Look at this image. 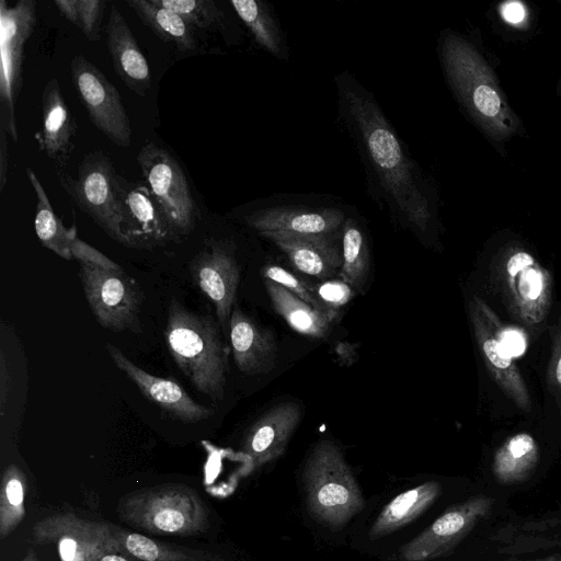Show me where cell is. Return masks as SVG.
<instances>
[{"label": "cell", "mask_w": 561, "mask_h": 561, "mask_svg": "<svg viewBox=\"0 0 561 561\" xmlns=\"http://www.w3.org/2000/svg\"><path fill=\"white\" fill-rule=\"evenodd\" d=\"M439 493V483L427 481L398 494L376 517L368 531L369 538H382L410 524L436 501Z\"/></svg>", "instance_id": "cell-24"}, {"label": "cell", "mask_w": 561, "mask_h": 561, "mask_svg": "<svg viewBox=\"0 0 561 561\" xmlns=\"http://www.w3.org/2000/svg\"><path fill=\"white\" fill-rule=\"evenodd\" d=\"M26 477L15 465L8 466L0 488V538L8 537L25 516Z\"/></svg>", "instance_id": "cell-30"}, {"label": "cell", "mask_w": 561, "mask_h": 561, "mask_svg": "<svg viewBox=\"0 0 561 561\" xmlns=\"http://www.w3.org/2000/svg\"><path fill=\"white\" fill-rule=\"evenodd\" d=\"M551 357L548 369V379L551 389L558 398L561 397V318L551 328Z\"/></svg>", "instance_id": "cell-38"}, {"label": "cell", "mask_w": 561, "mask_h": 561, "mask_svg": "<svg viewBox=\"0 0 561 561\" xmlns=\"http://www.w3.org/2000/svg\"><path fill=\"white\" fill-rule=\"evenodd\" d=\"M557 92L559 95H561V78H560L558 87H557Z\"/></svg>", "instance_id": "cell-47"}, {"label": "cell", "mask_w": 561, "mask_h": 561, "mask_svg": "<svg viewBox=\"0 0 561 561\" xmlns=\"http://www.w3.org/2000/svg\"><path fill=\"white\" fill-rule=\"evenodd\" d=\"M80 279L87 301L96 321L114 332L140 331L142 294L137 283L118 268L81 262Z\"/></svg>", "instance_id": "cell-9"}, {"label": "cell", "mask_w": 561, "mask_h": 561, "mask_svg": "<svg viewBox=\"0 0 561 561\" xmlns=\"http://www.w3.org/2000/svg\"><path fill=\"white\" fill-rule=\"evenodd\" d=\"M344 221L339 209L274 207L247 217L250 227L263 232H284L298 236L330 237Z\"/></svg>", "instance_id": "cell-21"}, {"label": "cell", "mask_w": 561, "mask_h": 561, "mask_svg": "<svg viewBox=\"0 0 561 561\" xmlns=\"http://www.w3.org/2000/svg\"><path fill=\"white\" fill-rule=\"evenodd\" d=\"M272 240L301 273L327 278L342 267V250L330 237L298 236L284 232H263Z\"/></svg>", "instance_id": "cell-23"}, {"label": "cell", "mask_w": 561, "mask_h": 561, "mask_svg": "<svg viewBox=\"0 0 561 561\" xmlns=\"http://www.w3.org/2000/svg\"><path fill=\"white\" fill-rule=\"evenodd\" d=\"M128 526L154 536L188 537L209 528V511L191 486L164 483L129 492L116 510Z\"/></svg>", "instance_id": "cell-4"}, {"label": "cell", "mask_w": 561, "mask_h": 561, "mask_svg": "<svg viewBox=\"0 0 561 561\" xmlns=\"http://www.w3.org/2000/svg\"><path fill=\"white\" fill-rule=\"evenodd\" d=\"M477 300L506 353L512 358L523 355L527 347L524 332L517 328L504 325L481 298L477 297Z\"/></svg>", "instance_id": "cell-35"}, {"label": "cell", "mask_w": 561, "mask_h": 561, "mask_svg": "<svg viewBox=\"0 0 561 561\" xmlns=\"http://www.w3.org/2000/svg\"><path fill=\"white\" fill-rule=\"evenodd\" d=\"M105 33L115 72L130 91L145 96L151 89L150 67L125 18L114 4L110 9Z\"/></svg>", "instance_id": "cell-19"}, {"label": "cell", "mask_w": 561, "mask_h": 561, "mask_svg": "<svg viewBox=\"0 0 561 561\" xmlns=\"http://www.w3.org/2000/svg\"><path fill=\"white\" fill-rule=\"evenodd\" d=\"M162 8L169 9L190 25L208 30L219 24L224 14L213 0H153Z\"/></svg>", "instance_id": "cell-33"}, {"label": "cell", "mask_w": 561, "mask_h": 561, "mask_svg": "<svg viewBox=\"0 0 561 561\" xmlns=\"http://www.w3.org/2000/svg\"><path fill=\"white\" fill-rule=\"evenodd\" d=\"M469 316L476 341L493 379L518 409L530 412L531 401L527 386L482 312L477 296L469 302Z\"/></svg>", "instance_id": "cell-17"}, {"label": "cell", "mask_w": 561, "mask_h": 561, "mask_svg": "<svg viewBox=\"0 0 561 561\" xmlns=\"http://www.w3.org/2000/svg\"><path fill=\"white\" fill-rule=\"evenodd\" d=\"M54 4L59 11L60 15L72 23L75 26L78 24V0H55Z\"/></svg>", "instance_id": "cell-42"}, {"label": "cell", "mask_w": 561, "mask_h": 561, "mask_svg": "<svg viewBox=\"0 0 561 561\" xmlns=\"http://www.w3.org/2000/svg\"><path fill=\"white\" fill-rule=\"evenodd\" d=\"M22 561H38V559H37L36 553H35L32 549H30V550L25 553V556H24V558H23V560H22Z\"/></svg>", "instance_id": "cell-45"}, {"label": "cell", "mask_w": 561, "mask_h": 561, "mask_svg": "<svg viewBox=\"0 0 561 561\" xmlns=\"http://www.w3.org/2000/svg\"><path fill=\"white\" fill-rule=\"evenodd\" d=\"M8 134L4 129L0 128V193L3 192V188L8 181V172H9V141Z\"/></svg>", "instance_id": "cell-40"}, {"label": "cell", "mask_w": 561, "mask_h": 561, "mask_svg": "<svg viewBox=\"0 0 561 561\" xmlns=\"http://www.w3.org/2000/svg\"><path fill=\"white\" fill-rule=\"evenodd\" d=\"M492 499L476 496L445 511L401 551L405 561H430L448 552L486 514Z\"/></svg>", "instance_id": "cell-13"}, {"label": "cell", "mask_w": 561, "mask_h": 561, "mask_svg": "<svg viewBox=\"0 0 561 561\" xmlns=\"http://www.w3.org/2000/svg\"><path fill=\"white\" fill-rule=\"evenodd\" d=\"M11 388V376L9 367L7 366L4 354L1 353L0 357V410L1 414L4 412L5 401Z\"/></svg>", "instance_id": "cell-41"}, {"label": "cell", "mask_w": 561, "mask_h": 561, "mask_svg": "<svg viewBox=\"0 0 561 561\" xmlns=\"http://www.w3.org/2000/svg\"><path fill=\"white\" fill-rule=\"evenodd\" d=\"M72 259L79 263L87 262L100 265L106 268H118L119 265L105 256L99 250L82 241L78 236L75 237L71 243Z\"/></svg>", "instance_id": "cell-39"}, {"label": "cell", "mask_w": 561, "mask_h": 561, "mask_svg": "<svg viewBox=\"0 0 561 561\" xmlns=\"http://www.w3.org/2000/svg\"><path fill=\"white\" fill-rule=\"evenodd\" d=\"M300 419V407L289 401L273 407L253 424L242 446L252 469L283 455Z\"/></svg>", "instance_id": "cell-18"}, {"label": "cell", "mask_w": 561, "mask_h": 561, "mask_svg": "<svg viewBox=\"0 0 561 561\" xmlns=\"http://www.w3.org/2000/svg\"><path fill=\"white\" fill-rule=\"evenodd\" d=\"M32 539L55 545L60 561H98L104 553L121 550L112 524L82 518L73 513L54 514L36 522Z\"/></svg>", "instance_id": "cell-12"}, {"label": "cell", "mask_w": 561, "mask_h": 561, "mask_svg": "<svg viewBox=\"0 0 561 561\" xmlns=\"http://www.w3.org/2000/svg\"><path fill=\"white\" fill-rule=\"evenodd\" d=\"M446 79L474 124L496 144L519 134L522 122L505 99L496 77L477 48L454 32L440 42Z\"/></svg>", "instance_id": "cell-2"}, {"label": "cell", "mask_w": 561, "mask_h": 561, "mask_svg": "<svg viewBox=\"0 0 561 561\" xmlns=\"http://www.w3.org/2000/svg\"><path fill=\"white\" fill-rule=\"evenodd\" d=\"M263 276L265 279H270L285 287L287 290L302 299L305 302L310 305L312 308L323 311L333 312L327 308L318 298L316 288L311 287L308 283L301 278L295 276L287 270L278 265H267L263 268Z\"/></svg>", "instance_id": "cell-34"}, {"label": "cell", "mask_w": 561, "mask_h": 561, "mask_svg": "<svg viewBox=\"0 0 561 561\" xmlns=\"http://www.w3.org/2000/svg\"><path fill=\"white\" fill-rule=\"evenodd\" d=\"M495 272L515 318L529 327L546 320L551 306L552 278L536 257L512 242L497 253Z\"/></svg>", "instance_id": "cell-8"}, {"label": "cell", "mask_w": 561, "mask_h": 561, "mask_svg": "<svg viewBox=\"0 0 561 561\" xmlns=\"http://www.w3.org/2000/svg\"><path fill=\"white\" fill-rule=\"evenodd\" d=\"M231 5L256 43L270 53L278 54L279 36L265 5L255 0H233Z\"/></svg>", "instance_id": "cell-32"}, {"label": "cell", "mask_w": 561, "mask_h": 561, "mask_svg": "<svg viewBox=\"0 0 561 561\" xmlns=\"http://www.w3.org/2000/svg\"><path fill=\"white\" fill-rule=\"evenodd\" d=\"M76 124L56 78L47 81L42 92V128L35 139L57 168H65L73 151Z\"/></svg>", "instance_id": "cell-20"}, {"label": "cell", "mask_w": 561, "mask_h": 561, "mask_svg": "<svg viewBox=\"0 0 561 561\" xmlns=\"http://www.w3.org/2000/svg\"><path fill=\"white\" fill-rule=\"evenodd\" d=\"M98 561H142L129 554L125 550L111 551L104 553Z\"/></svg>", "instance_id": "cell-43"}, {"label": "cell", "mask_w": 561, "mask_h": 561, "mask_svg": "<svg viewBox=\"0 0 561 561\" xmlns=\"http://www.w3.org/2000/svg\"><path fill=\"white\" fill-rule=\"evenodd\" d=\"M229 336L234 363L242 374H267L274 368L277 348L272 333L240 309L232 310Z\"/></svg>", "instance_id": "cell-22"}, {"label": "cell", "mask_w": 561, "mask_h": 561, "mask_svg": "<svg viewBox=\"0 0 561 561\" xmlns=\"http://www.w3.org/2000/svg\"><path fill=\"white\" fill-rule=\"evenodd\" d=\"M537 561H561V557H551V558H546V559L537 560Z\"/></svg>", "instance_id": "cell-46"}, {"label": "cell", "mask_w": 561, "mask_h": 561, "mask_svg": "<svg viewBox=\"0 0 561 561\" xmlns=\"http://www.w3.org/2000/svg\"><path fill=\"white\" fill-rule=\"evenodd\" d=\"M106 350L114 364L139 391L171 417L184 423H196L214 415L213 409L194 401L176 380L145 371L111 343L106 344Z\"/></svg>", "instance_id": "cell-15"}, {"label": "cell", "mask_w": 561, "mask_h": 561, "mask_svg": "<svg viewBox=\"0 0 561 561\" xmlns=\"http://www.w3.org/2000/svg\"><path fill=\"white\" fill-rule=\"evenodd\" d=\"M319 300L329 309L336 310L353 297V288L344 280H328L317 289Z\"/></svg>", "instance_id": "cell-37"}, {"label": "cell", "mask_w": 561, "mask_h": 561, "mask_svg": "<svg viewBox=\"0 0 561 561\" xmlns=\"http://www.w3.org/2000/svg\"><path fill=\"white\" fill-rule=\"evenodd\" d=\"M37 20L35 0L0 1V128L18 142L15 104L22 88L24 51Z\"/></svg>", "instance_id": "cell-7"}, {"label": "cell", "mask_w": 561, "mask_h": 561, "mask_svg": "<svg viewBox=\"0 0 561 561\" xmlns=\"http://www.w3.org/2000/svg\"><path fill=\"white\" fill-rule=\"evenodd\" d=\"M302 480L310 515L327 527H343L365 506L342 450L331 440H321L313 447L305 463Z\"/></svg>", "instance_id": "cell-5"}, {"label": "cell", "mask_w": 561, "mask_h": 561, "mask_svg": "<svg viewBox=\"0 0 561 561\" xmlns=\"http://www.w3.org/2000/svg\"><path fill=\"white\" fill-rule=\"evenodd\" d=\"M513 14L516 16V14L523 19V14H524V10L522 8H515V7H512V5H508V8L505 10V13L504 15H507V14ZM513 15L508 19V21H513Z\"/></svg>", "instance_id": "cell-44"}, {"label": "cell", "mask_w": 561, "mask_h": 561, "mask_svg": "<svg viewBox=\"0 0 561 561\" xmlns=\"http://www.w3.org/2000/svg\"><path fill=\"white\" fill-rule=\"evenodd\" d=\"M265 288L275 311L293 330L301 334L323 337L339 318L337 311H319L282 285L270 279H265Z\"/></svg>", "instance_id": "cell-25"}, {"label": "cell", "mask_w": 561, "mask_h": 561, "mask_svg": "<svg viewBox=\"0 0 561 561\" xmlns=\"http://www.w3.org/2000/svg\"><path fill=\"white\" fill-rule=\"evenodd\" d=\"M136 160L146 185L167 214L174 240L190 234L196 225L197 207L178 160L154 142L145 144Z\"/></svg>", "instance_id": "cell-10"}, {"label": "cell", "mask_w": 561, "mask_h": 561, "mask_svg": "<svg viewBox=\"0 0 561 561\" xmlns=\"http://www.w3.org/2000/svg\"><path fill=\"white\" fill-rule=\"evenodd\" d=\"M126 4L163 42L173 43L184 53L197 49L193 26L175 12L156 4L153 0H127Z\"/></svg>", "instance_id": "cell-28"}, {"label": "cell", "mask_w": 561, "mask_h": 561, "mask_svg": "<svg viewBox=\"0 0 561 561\" xmlns=\"http://www.w3.org/2000/svg\"><path fill=\"white\" fill-rule=\"evenodd\" d=\"M342 261V280L360 291L368 276L369 257L364 234L352 219L343 228Z\"/></svg>", "instance_id": "cell-31"}, {"label": "cell", "mask_w": 561, "mask_h": 561, "mask_svg": "<svg viewBox=\"0 0 561 561\" xmlns=\"http://www.w3.org/2000/svg\"><path fill=\"white\" fill-rule=\"evenodd\" d=\"M539 459V448L528 433L510 437L494 454L492 470L501 484L520 483L528 479Z\"/></svg>", "instance_id": "cell-29"}, {"label": "cell", "mask_w": 561, "mask_h": 561, "mask_svg": "<svg viewBox=\"0 0 561 561\" xmlns=\"http://www.w3.org/2000/svg\"><path fill=\"white\" fill-rule=\"evenodd\" d=\"M127 247L150 249L174 240L167 214L146 184L127 183L122 209Z\"/></svg>", "instance_id": "cell-16"}, {"label": "cell", "mask_w": 561, "mask_h": 561, "mask_svg": "<svg viewBox=\"0 0 561 561\" xmlns=\"http://www.w3.org/2000/svg\"><path fill=\"white\" fill-rule=\"evenodd\" d=\"M75 90L95 128L118 147L131 144V126L116 87L82 55L70 60Z\"/></svg>", "instance_id": "cell-11"}, {"label": "cell", "mask_w": 561, "mask_h": 561, "mask_svg": "<svg viewBox=\"0 0 561 561\" xmlns=\"http://www.w3.org/2000/svg\"><path fill=\"white\" fill-rule=\"evenodd\" d=\"M342 101L383 191L401 215L424 231L432 219L431 205L388 121L375 101L360 89L344 88Z\"/></svg>", "instance_id": "cell-1"}, {"label": "cell", "mask_w": 561, "mask_h": 561, "mask_svg": "<svg viewBox=\"0 0 561 561\" xmlns=\"http://www.w3.org/2000/svg\"><path fill=\"white\" fill-rule=\"evenodd\" d=\"M112 528L121 548L142 561H226L213 551L170 545L116 525Z\"/></svg>", "instance_id": "cell-27"}, {"label": "cell", "mask_w": 561, "mask_h": 561, "mask_svg": "<svg viewBox=\"0 0 561 561\" xmlns=\"http://www.w3.org/2000/svg\"><path fill=\"white\" fill-rule=\"evenodd\" d=\"M25 172L36 197L34 228L39 242L60 257L73 260L70 248L75 237L78 236L76 226L65 227L62 220L55 214L36 173L31 168H26Z\"/></svg>", "instance_id": "cell-26"}, {"label": "cell", "mask_w": 561, "mask_h": 561, "mask_svg": "<svg viewBox=\"0 0 561 561\" xmlns=\"http://www.w3.org/2000/svg\"><path fill=\"white\" fill-rule=\"evenodd\" d=\"M164 339L175 365L192 386L214 401L222 400L229 350L213 319L188 310L173 298Z\"/></svg>", "instance_id": "cell-3"}, {"label": "cell", "mask_w": 561, "mask_h": 561, "mask_svg": "<svg viewBox=\"0 0 561 561\" xmlns=\"http://www.w3.org/2000/svg\"><path fill=\"white\" fill-rule=\"evenodd\" d=\"M57 179L73 203L113 240L126 245L122 232L123 198L127 181L116 171L103 151H92L82 159L77 176L58 170Z\"/></svg>", "instance_id": "cell-6"}, {"label": "cell", "mask_w": 561, "mask_h": 561, "mask_svg": "<svg viewBox=\"0 0 561 561\" xmlns=\"http://www.w3.org/2000/svg\"><path fill=\"white\" fill-rule=\"evenodd\" d=\"M195 285L213 302L222 327L230 321L239 284V267L228 244L209 240L190 263Z\"/></svg>", "instance_id": "cell-14"}, {"label": "cell", "mask_w": 561, "mask_h": 561, "mask_svg": "<svg viewBox=\"0 0 561 561\" xmlns=\"http://www.w3.org/2000/svg\"><path fill=\"white\" fill-rule=\"evenodd\" d=\"M106 2L104 0H78L77 27L90 42H98Z\"/></svg>", "instance_id": "cell-36"}]
</instances>
